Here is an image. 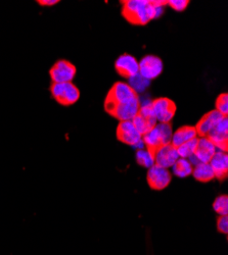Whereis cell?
<instances>
[{
    "label": "cell",
    "instance_id": "obj_23",
    "mask_svg": "<svg viewBox=\"0 0 228 255\" xmlns=\"http://www.w3.org/2000/svg\"><path fill=\"white\" fill-rule=\"evenodd\" d=\"M136 161L139 165L151 168L153 165H155V156L154 152L149 149H138L136 151Z\"/></svg>",
    "mask_w": 228,
    "mask_h": 255
},
{
    "label": "cell",
    "instance_id": "obj_10",
    "mask_svg": "<svg viewBox=\"0 0 228 255\" xmlns=\"http://www.w3.org/2000/svg\"><path fill=\"white\" fill-rule=\"evenodd\" d=\"M207 138L210 139L215 145L217 151L226 152L228 148V119L224 117L208 134Z\"/></svg>",
    "mask_w": 228,
    "mask_h": 255
},
{
    "label": "cell",
    "instance_id": "obj_12",
    "mask_svg": "<svg viewBox=\"0 0 228 255\" xmlns=\"http://www.w3.org/2000/svg\"><path fill=\"white\" fill-rule=\"evenodd\" d=\"M154 156L155 164L164 168L172 167L179 158L176 147H174L171 143L159 147L157 150L154 151Z\"/></svg>",
    "mask_w": 228,
    "mask_h": 255
},
{
    "label": "cell",
    "instance_id": "obj_5",
    "mask_svg": "<svg viewBox=\"0 0 228 255\" xmlns=\"http://www.w3.org/2000/svg\"><path fill=\"white\" fill-rule=\"evenodd\" d=\"M76 73V67L67 59H58L49 70L51 82L54 84L72 83Z\"/></svg>",
    "mask_w": 228,
    "mask_h": 255
},
{
    "label": "cell",
    "instance_id": "obj_25",
    "mask_svg": "<svg viewBox=\"0 0 228 255\" xmlns=\"http://www.w3.org/2000/svg\"><path fill=\"white\" fill-rule=\"evenodd\" d=\"M216 111L222 116L227 117L228 114V95L226 93L221 94L216 101Z\"/></svg>",
    "mask_w": 228,
    "mask_h": 255
},
{
    "label": "cell",
    "instance_id": "obj_22",
    "mask_svg": "<svg viewBox=\"0 0 228 255\" xmlns=\"http://www.w3.org/2000/svg\"><path fill=\"white\" fill-rule=\"evenodd\" d=\"M150 84H151L150 80L143 78L139 74H137V75L128 79V85L136 94L142 93V92L146 91L149 88Z\"/></svg>",
    "mask_w": 228,
    "mask_h": 255
},
{
    "label": "cell",
    "instance_id": "obj_20",
    "mask_svg": "<svg viewBox=\"0 0 228 255\" xmlns=\"http://www.w3.org/2000/svg\"><path fill=\"white\" fill-rule=\"evenodd\" d=\"M173 174L178 178H186L193 174L194 165L186 158H178L177 161L173 164Z\"/></svg>",
    "mask_w": 228,
    "mask_h": 255
},
{
    "label": "cell",
    "instance_id": "obj_14",
    "mask_svg": "<svg viewBox=\"0 0 228 255\" xmlns=\"http://www.w3.org/2000/svg\"><path fill=\"white\" fill-rule=\"evenodd\" d=\"M216 152L217 149L212 141L207 137H202L199 139L194 156L199 163H209Z\"/></svg>",
    "mask_w": 228,
    "mask_h": 255
},
{
    "label": "cell",
    "instance_id": "obj_8",
    "mask_svg": "<svg viewBox=\"0 0 228 255\" xmlns=\"http://www.w3.org/2000/svg\"><path fill=\"white\" fill-rule=\"evenodd\" d=\"M172 176L171 173L168 171V168L161 167L157 164L153 165L151 168H149L148 172V183L149 186L156 191L164 190L167 188L171 182Z\"/></svg>",
    "mask_w": 228,
    "mask_h": 255
},
{
    "label": "cell",
    "instance_id": "obj_9",
    "mask_svg": "<svg viewBox=\"0 0 228 255\" xmlns=\"http://www.w3.org/2000/svg\"><path fill=\"white\" fill-rule=\"evenodd\" d=\"M135 98H138V95L132 90L128 84L118 82L111 88L106 102L112 104H119L131 101Z\"/></svg>",
    "mask_w": 228,
    "mask_h": 255
},
{
    "label": "cell",
    "instance_id": "obj_24",
    "mask_svg": "<svg viewBox=\"0 0 228 255\" xmlns=\"http://www.w3.org/2000/svg\"><path fill=\"white\" fill-rule=\"evenodd\" d=\"M213 208L219 216H228V197H227V195L218 196L213 203Z\"/></svg>",
    "mask_w": 228,
    "mask_h": 255
},
{
    "label": "cell",
    "instance_id": "obj_11",
    "mask_svg": "<svg viewBox=\"0 0 228 255\" xmlns=\"http://www.w3.org/2000/svg\"><path fill=\"white\" fill-rule=\"evenodd\" d=\"M138 65V74L150 81L159 77L163 71V61L155 55L144 56Z\"/></svg>",
    "mask_w": 228,
    "mask_h": 255
},
{
    "label": "cell",
    "instance_id": "obj_16",
    "mask_svg": "<svg viewBox=\"0 0 228 255\" xmlns=\"http://www.w3.org/2000/svg\"><path fill=\"white\" fill-rule=\"evenodd\" d=\"M212 167L215 178L223 181L228 175V156L226 152L217 151L209 162Z\"/></svg>",
    "mask_w": 228,
    "mask_h": 255
},
{
    "label": "cell",
    "instance_id": "obj_6",
    "mask_svg": "<svg viewBox=\"0 0 228 255\" xmlns=\"http://www.w3.org/2000/svg\"><path fill=\"white\" fill-rule=\"evenodd\" d=\"M117 138L123 143L137 148V150L142 149L144 146L142 136L135 129L132 121L120 122L117 129Z\"/></svg>",
    "mask_w": 228,
    "mask_h": 255
},
{
    "label": "cell",
    "instance_id": "obj_13",
    "mask_svg": "<svg viewBox=\"0 0 228 255\" xmlns=\"http://www.w3.org/2000/svg\"><path fill=\"white\" fill-rule=\"evenodd\" d=\"M115 68L122 77L129 79L138 74L139 65L134 56L130 54H123L117 58Z\"/></svg>",
    "mask_w": 228,
    "mask_h": 255
},
{
    "label": "cell",
    "instance_id": "obj_28",
    "mask_svg": "<svg viewBox=\"0 0 228 255\" xmlns=\"http://www.w3.org/2000/svg\"><path fill=\"white\" fill-rule=\"evenodd\" d=\"M58 2V0H37V3L41 6H52Z\"/></svg>",
    "mask_w": 228,
    "mask_h": 255
},
{
    "label": "cell",
    "instance_id": "obj_27",
    "mask_svg": "<svg viewBox=\"0 0 228 255\" xmlns=\"http://www.w3.org/2000/svg\"><path fill=\"white\" fill-rule=\"evenodd\" d=\"M217 229L220 233L226 234L228 233V218L227 216H220L217 220Z\"/></svg>",
    "mask_w": 228,
    "mask_h": 255
},
{
    "label": "cell",
    "instance_id": "obj_17",
    "mask_svg": "<svg viewBox=\"0 0 228 255\" xmlns=\"http://www.w3.org/2000/svg\"><path fill=\"white\" fill-rule=\"evenodd\" d=\"M195 138H198V133L195 127H190V126H184L180 129H178L173 135L171 139V144L174 147H178L182 145L183 143L191 141Z\"/></svg>",
    "mask_w": 228,
    "mask_h": 255
},
{
    "label": "cell",
    "instance_id": "obj_26",
    "mask_svg": "<svg viewBox=\"0 0 228 255\" xmlns=\"http://www.w3.org/2000/svg\"><path fill=\"white\" fill-rule=\"evenodd\" d=\"M188 0H169L167 1V4H169L173 9L177 11H183L189 5Z\"/></svg>",
    "mask_w": 228,
    "mask_h": 255
},
{
    "label": "cell",
    "instance_id": "obj_15",
    "mask_svg": "<svg viewBox=\"0 0 228 255\" xmlns=\"http://www.w3.org/2000/svg\"><path fill=\"white\" fill-rule=\"evenodd\" d=\"M224 118L217 111H212L203 117V119L198 123L196 130L198 135L201 137H207L208 134L213 130V128Z\"/></svg>",
    "mask_w": 228,
    "mask_h": 255
},
{
    "label": "cell",
    "instance_id": "obj_19",
    "mask_svg": "<svg viewBox=\"0 0 228 255\" xmlns=\"http://www.w3.org/2000/svg\"><path fill=\"white\" fill-rule=\"evenodd\" d=\"M132 123L135 127V129L138 131V133L143 136L150 132L153 128L157 125V120L155 118H144L140 115H137L133 120Z\"/></svg>",
    "mask_w": 228,
    "mask_h": 255
},
{
    "label": "cell",
    "instance_id": "obj_21",
    "mask_svg": "<svg viewBox=\"0 0 228 255\" xmlns=\"http://www.w3.org/2000/svg\"><path fill=\"white\" fill-rule=\"evenodd\" d=\"M198 142L199 139L195 138L191 141H188L183 143L182 145L178 146L176 149H177V153L179 155L180 158H186V159H190L195 155L196 149H197V146H198Z\"/></svg>",
    "mask_w": 228,
    "mask_h": 255
},
{
    "label": "cell",
    "instance_id": "obj_1",
    "mask_svg": "<svg viewBox=\"0 0 228 255\" xmlns=\"http://www.w3.org/2000/svg\"><path fill=\"white\" fill-rule=\"evenodd\" d=\"M166 4L167 1L161 0H128L123 3V15L134 25H146L163 14Z\"/></svg>",
    "mask_w": 228,
    "mask_h": 255
},
{
    "label": "cell",
    "instance_id": "obj_2",
    "mask_svg": "<svg viewBox=\"0 0 228 255\" xmlns=\"http://www.w3.org/2000/svg\"><path fill=\"white\" fill-rule=\"evenodd\" d=\"M172 135L173 132L170 124L159 123L150 132L142 136V142L144 146H147V149L154 152L159 147L170 144Z\"/></svg>",
    "mask_w": 228,
    "mask_h": 255
},
{
    "label": "cell",
    "instance_id": "obj_3",
    "mask_svg": "<svg viewBox=\"0 0 228 255\" xmlns=\"http://www.w3.org/2000/svg\"><path fill=\"white\" fill-rule=\"evenodd\" d=\"M50 93L52 98L63 106L73 105L80 98V91L73 83H52Z\"/></svg>",
    "mask_w": 228,
    "mask_h": 255
},
{
    "label": "cell",
    "instance_id": "obj_18",
    "mask_svg": "<svg viewBox=\"0 0 228 255\" xmlns=\"http://www.w3.org/2000/svg\"><path fill=\"white\" fill-rule=\"evenodd\" d=\"M196 180L202 183L210 182L215 178L214 172L209 163H198L195 165L192 174Z\"/></svg>",
    "mask_w": 228,
    "mask_h": 255
},
{
    "label": "cell",
    "instance_id": "obj_7",
    "mask_svg": "<svg viewBox=\"0 0 228 255\" xmlns=\"http://www.w3.org/2000/svg\"><path fill=\"white\" fill-rule=\"evenodd\" d=\"M154 116L161 124H170L176 112L175 103L168 98H159L152 103Z\"/></svg>",
    "mask_w": 228,
    "mask_h": 255
},
{
    "label": "cell",
    "instance_id": "obj_4",
    "mask_svg": "<svg viewBox=\"0 0 228 255\" xmlns=\"http://www.w3.org/2000/svg\"><path fill=\"white\" fill-rule=\"evenodd\" d=\"M105 109L107 113L118 119L120 122L132 121L139 113V98L119 104L105 102Z\"/></svg>",
    "mask_w": 228,
    "mask_h": 255
}]
</instances>
